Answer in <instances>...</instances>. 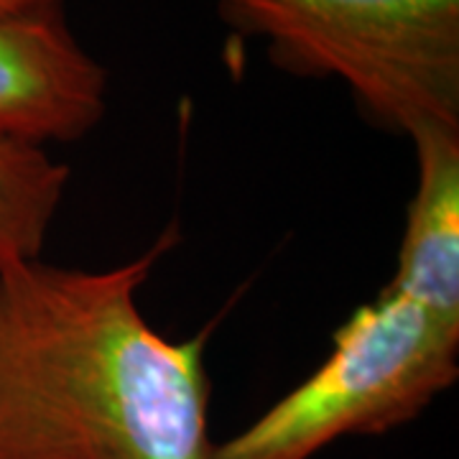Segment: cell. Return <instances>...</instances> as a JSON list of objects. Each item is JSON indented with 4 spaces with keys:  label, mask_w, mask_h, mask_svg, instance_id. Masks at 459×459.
<instances>
[{
    "label": "cell",
    "mask_w": 459,
    "mask_h": 459,
    "mask_svg": "<svg viewBox=\"0 0 459 459\" xmlns=\"http://www.w3.org/2000/svg\"><path fill=\"white\" fill-rule=\"evenodd\" d=\"M66 184L69 166L47 146L0 133V271L41 261Z\"/></svg>",
    "instance_id": "cell-6"
},
{
    "label": "cell",
    "mask_w": 459,
    "mask_h": 459,
    "mask_svg": "<svg viewBox=\"0 0 459 459\" xmlns=\"http://www.w3.org/2000/svg\"><path fill=\"white\" fill-rule=\"evenodd\" d=\"M457 377L459 319L383 286L337 327L312 376L217 444L212 459H314L347 437L409 424Z\"/></svg>",
    "instance_id": "cell-3"
},
{
    "label": "cell",
    "mask_w": 459,
    "mask_h": 459,
    "mask_svg": "<svg viewBox=\"0 0 459 459\" xmlns=\"http://www.w3.org/2000/svg\"><path fill=\"white\" fill-rule=\"evenodd\" d=\"M62 8V0H0V16H33Z\"/></svg>",
    "instance_id": "cell-7"
},
{
    "label": "cell",
    "mask_w": 459,
    "mask_h": 459,
    "mask_svg": "<svg viewBox=\"0 0 459 459\" xmlns=\"http://www.w3.org/2000/svg\"><path fill=\"white\" fill-rule=\"evenodd\" d=\"M411 143L419 164L416 189L385 289L459 319V128L429 126L413 133Z\"/></svg>",
    "instance_id": "cell-5"
},
{
    "label": "cell",
    "mask_w": 459,
    "mask_h": 459,
    "mask_svg": "<svg viewBox=\"0 0 459 459\" xmlns=\"http://www.w3.org/2000/svg\"><path fill=\"white\" fill-rule=\"evenodd\" d=\"M174 243L100 271H0V459L214 457L207 337L169 340L138 304Z\"/></svg>",
    "instance_id": "cell-1"
},
{
    "label": "cell",
    "mask_w": 459,
    "mask_h": 459,
    "mask_svg": "<svg viewBox=\"0 0 459 459\" xmlns=\"http://www.w3.org/2000/svg\"><path fill=\"white\" fill-rule=\"evenodd\" d=\"M108 69L74 39L65 11L0 16V133L72 143L108 110Z\"/></svg>",
    "instance_id": "cell-4"
},
{
    "label": "cell",
    "mask_w": 459,
    "mask_h": 459,
    "mask_svg": "<svg viewBox=\"0 0 459 459\" xmlns=\"http://www.w3.org/2000/svg\"><path fill=\"white\" fill-rule=\"evenodd\" d=\"M273 62L334 77L373 126L411 138L459 128V0H217Z\"/></svg>",
    "instance_id": "cell-2"
}]
</instances>
